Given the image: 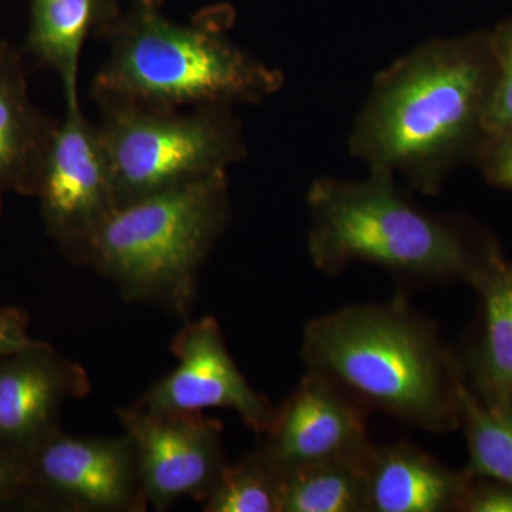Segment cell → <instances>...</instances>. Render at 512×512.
Listing matches in <instances>:
<instances>
[{
    "mask_svg": "<svg viewBox=\"0 0 512 512\" xmlns=\"http://www.w3.org/2000/svg\"><path fill=\"white\" fill-rule=\"evenodd\" d=\"M369 451L284 474L282 512H367Z\"/></svg>",
    "mask_w": 512,
    "mask_h": 512,
    "instance_id": "cell-17",
    "label": "cell"
},
{
    "mask_svg": "<svg viewBox=\"0 0 512 512\" xmlns=\"http://www.w3.org/2000/svg\"><path fill=\"white\" fill-rule=\"evenodd\" d=\"M177 366L134 403L151 412L232 410L248 429L265 434L276 407L256 392L235 363L217 319L187 320L170 345Z\"/></svg>",
    "mask_w": 512,
    "mask_h": 512,
    "instance_id": "cell-9",
    "label": "cell"
},
{
    "mask_svg": "<svg viewBox=\"0 0 512 512\" xmlns=\"http://www.w3.org/2000/svg\"><path fill=\"white\" fill-rule=\"evenodd\" d=\"M306 372L335 383L367 412L446 434L461 427L466 376L433 320L402 295L349 305L311 320L302 336Z\"/></svg>",
    "mask_w": 512,
    "mask_h": 512,
    "instance_id": "cell-3",
    "label": "cell"
},
{
    "mask_svg": "<svg viewBox=\"0 0 512 512\" xmlns=\"http://www.w3.org/2000/svg\"><path fill=\"white\" fill-rule=\"evenodd\" d=\"M306 201L309 258L328 276L362 262L417 284L470 285L500 245L474 222L421 210L386 171L318 178Z\"/></svg>",
    "mask_w": 512,
    "mask_h": 512,
    "instance_id": "cell-4",
    "label": "cell"
},
{
    "mask_svg": "<svg viewBox=\"0 0 512 512\" xmlns=\"http://www.w3.org/2000/svg\"><path fill=\"white\" fill-rule=\"evenodd\" d=\"M466 434L470 476L512 487V420L498 416L470 392L461 393V427Z\"/></svg>",
    "mask_w": 512,
    "mask_h": 512,
    "instance_id": "cell-18",
    "label": "cell"
},
{
    "mask_svg": "<svg viewBox=\"0 0 512 512\" xmlns=\"http://www.w3.org/2000/svg\"><path fill=\"white\" fill-rule=\"evenodd\" d=\"M460 512H512V487L471 476Z\"/></svg>",
    "mask_w": 512,
    "mask_h": 512,
    "instance_id": "cell-22",
    "label": "cell"
},
{
    "mask_svg": "<svg viewBox=\"0 0 512 512\" xmlns=\"http://www.w3.org/2000/svg\"><path fill=\"white\" fill-rule=\"evenodd\" d=\"M466 470L444 466L407 443L372 446L366 460L367 512H460Z\"/></svg>",
    "mask_w": 512,
    "mask_h": 512,
    "instance_id": "cell-14",
    "label": "cell"
},
{
    "mask_svg": "<svg viewBox=\"0 0 512 512\" xmlns=\"http://www.w3.org/2000/svg\"><path fill=\"white\" fill-rule=\"evenodd\" d=\"M116 208L228 171L248 156L231 107L187 110L97 104Z\"/></svg>",
    "mask_w": 512,
    "mask_h": 512,
    "instance_id": "cell-6",
    "label": "cell"
},
{
    "mask_svg": "<svg viewBox=\"0 0 512 512\" xmlns=\"http://www.w3.org/2000/svg\"><path fill=\"white\" fill-rule=\"evenodd\" d=\"M136 450L148 505L167 511L178 501L204 503L229 461L222 423L204 412H151L137 406L116 410Z\"/></svg>",
    "mask_w": 512,
    "mask_h": 512,
    "instance_id": "cell-8",
    "label": "cell"
},
{
    "mask_svg": "<svg viewBox=\"0 0 512 512\" xmlns=\"http://www.w3.org/2000/svg\"><path fill=\"white\" fill-rule=\"evenodd\" d=\"M284 474L265 460L259 450L238 463H229L210 497L205 512H282Z\"/></svg>",
    "mask_w": 512,
    "mask_h": 512,
    "instance_id": "cell-19",
    "label": "cell"
},
{
    "mask_svg": "<svg viewBox=\"0 0 512 512\" xmlns=\"http://www.w3.org/2000/svg\"><path fill=\"white\" fill-rule=\"evenodd\" d=\"M474 165L488 184L512 192V128L485 138Z\"/></svg>",
    "mask_w": 512,
    "mask_h": 512,
    "instance_id": "cell-21",
    "label": "cell"
},
{
    "mask_svg": "<svg viewBox=\"0 0 512 512\" xmlns=\"http://www.w3.org/2000/svg\"><path fill=\"white\" fill-rule=\"evenodd\" d=\"M476 323L460 357L466 384L490 412L512 420V262L494 248L470 284Z\"/></svg>",
    "mask_w": 512,
    "mask_h": 512,
    "instance_id": "cell-13",
    "label": "cell"
},
{
    "mask_svg": "<svg viewBox=\"0 0 512 512\" xmlns=\"http://www.w3.org/2000/svg\"><path fill=\"white\" fill-rule=\"evenodd\" d=\"M231 218L228 171L121 205L66 252L126 302L190 319L205 262Z\"/></svg>",
    "mask_w": 512,
    "mask_h": 512,
    "instance_id": "cell-5",
    "label": "cell"
},
{
    "mask_svg": "<svg viewBox=\"0 0 512 512\" xmlns=\"http://www.w3.org/2000/svg\"><path fill=\"white\" fill-rule=\"evenodd\" d=\"M32 342L23 316L13 309H0V362Z\"/></svg>",
    "mask_w": 512,
    "mask_h": 512,
    "instance_id": "cell-24",
    "label": "cell"
},
{
    "mask_svg": "<svg viewBox=\"0 0 512 512\" xmlns=\"http://www.w3.org/2000/svg\"><path fill=\"white\" fill-rule=\"evenodd\" d=\"M369 414L335 383L306 372L276 407L259 453L282 474L363 456L373 446L367 436Z\"/></svg>",
    "mask_w": 512,
    "mask_h": 512,
    "instance_id": "cell-11",
    "label": "cell"
},
{
    "mask_svg": "<svg viewBox=\"0 0 512 512\" xmlns=\"http://www.w3.org/2000/svg\"><path fill=\"white\" fill-rule=\"evenodd\" d=\"M57 126L30 99L19 53L0 43V202L8 192L36 195Z\"/></svg>",
    "mask_w": 512,
    "mask_h": 512,
    "instance_id": "cell-15",
    "label": "cell"
},
{
    "mask_svg": "<svg viewBox=\"0 0 512 512\" xmlns=\"http://www.w3.org/2000/svg\"><path fill=\"white\" fill-rule=\"evenodd\" d=\"M495 82L490 30L431 39L377 74L350 154L421 194H439L448 175L476 164Z\"/></svg>",
    "mask_w": 512,
    "mask_h": 512,
    "instance_id": "cell-1",
    "label": "cell"
},
{
    "mask_svg": "<svg viewBox=\"0 0 512 512\" xmlns=\"http://www.w3.org/2000/svg\"><path fill=\"white\" fill-rule=\"evenodd\" d=\"M30 494L73 512H144L148 501L126 434L79 437L57 430L22 458Z\"/></svg>",
    "mask_w": 512,
    "mask_h": 512,
    "instance_id": "cell-7",
    "label": "cell"
},
{
    "mask_svg": "<svg viewBox=\"0 0 512 512\" xmlns=\"http://www.w3.org/2000/svg\"><path fill=\"white\" fill-rule=\"evenodd\" d=\"M121 8V0H30L26 50L59 76L66 104L80 101V62L87 37L99 36Z\"/></svg>",
    "mask_w": 512,
    "mask_h": 512,
    "instance_id": "cell-16",
    "label": "cell"
},
{
    "mask_svg": "<svg viewBox=\"0 0 512 512\" xmlns=\"http://www.w3.org/2000/svg\"><path fill=\"white\" fill-rule=\"evenodd\" d=\"M164 0H128L100 33L106 60L93 80L96 104L187 110L259 104L285 83L281 70L229 36L234 9L215 5L188 22L168 18Z\"/></svg>",
    "mask_w": 512,
    "mask_h": 512,
    "instance_id": "cell-2",
    "label": "cell"
},
{
    "mask_svg": "<svg viewBox=\"0 0 512 512\" xmlns=\"http://www.w3.org/2000/svg\"><path fill=\"white\" fill-rule=\"evenodd\" d=\"M30 493L22 458L0 450V503Z\"/></svg>",
    "mask_w": 512,
    "mask_h": 512,
    "instance_id": "cell-23",
    "label": "cell"
},
{
    "mask_svg": "<svg viewBox=\"0 0 512 512\" xmlns=\"http://www.w3.org/2000/svg\"><path fill=\"white\" fill-rule=\"evenodd\" d=\"M92 390L86 370L32 342L0 362V450L23 458L59 429L60 410Z\"/></svg>",
    "mask_w": 512,
    "mask_h": 512,
    "instance_id": "cell-12",
    "label": "cell"
},
{
    "mask_svg": "<svg viewBox=\"0 0 512 512\" xmlns=\"http://www.w3.org/2000/svg\"><path fill=\"white\" fill-rule=\"evenodd\" d=\"M497 82L487 114V137L512 128V16L490 30Z\"/></svg>",
    "mask_w": 512,
    "mask_h": 512,
    "instance_id": "cell-20",
    "label": "cell"
},
{
    "mask_svg": "<svg viewBox=\"0 0 512 512\" xmlns=\"http://www.w3.org/2000/svg\"><path fill=\"white\" fill-rule=\"evenodd\" d=\"M36 195L47 231L64 254L116 208L113 178L99 128L86 116L80 101L66 104Z\"/></svg>",
    "mask_w": 512,
    "mask_h": 512,
    "instance_id": "cell-10",
    "label": "cell"
}]
</instances>
